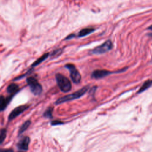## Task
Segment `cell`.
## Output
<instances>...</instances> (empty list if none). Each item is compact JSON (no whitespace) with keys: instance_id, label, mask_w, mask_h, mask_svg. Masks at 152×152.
I'll return each mask as SVG.
<instances>
[{"instance_id":"obj_1","label":"cell","mask_w":152,"mask_h":152,"mask_svg":"<svg viewBox=\"0 0 152 152\" xmlns=\"http://www.w3.org/2000/svg\"><path fill=\"white\" fill-rule=\"evenodd\" d=\"M88 86H85L83 87L81 89H80L78 90H77L75 92H74L72 94H68L66 96H65L62 97H61L59 99H58L56 102L55 104H59L66 102H68V101H71L76 99H78L80 97H81V96H83L88 90Z\"/></svg>"},{"instance_id":"obj_2","label":"cell","mask_w":152,"mask_h":152,"mask_svg":"<svg viewBox=\"0 0 152 152\" xmlns=\"http://www.w3.org/2000/svg\"><path fill=\"white\" fill-rule=\"evenodd\" d=\"M57 84L59 89L64 93H67L71 90V83L70 80L61 74H56L55 75Z\"/></svg>"},{"instance_id":"obj_3","label":"cell","mask_w":152,"mask_h":152,"mask_svg":"<svg viewBox=\"0 0 152 152\" xmlns=\"http://www.w3.org/2000/svg\"><path fill=\"white\" fill-rule=\"evenodd\" d=\"M26 81L33 94L37 96L42 93V87L36 78L33 77H29L27 78Z\"/></svg>"},{"instance_id":"obj_4","label":"cell","mask_w":152,"mask_h":152,"mask_svg":"<svg viewBox=\"0 0 152 152\" xmlns=\"http://www.w3.org/2000/svg\"><path fill=\"white\" fill-rule=\"evenodd\" d=\"M65 67L69 70L70 73V77L73 83L75 84H79L81 81V77L75 65L71 64H68L65 65Z\"/></svg>"},{"instance_id":"obj_5","label":"cell","mask_w":152,"mask_h":152,"mask_svg":"<svg viewBox=\"0 0 152 152\" xmlns=\"http://www.w3.org/2000/svg\"><path fill=\"white\" fill-rule=\"evenodd\" d=\"M113 45L111 42V40H108L104 42L103 44L93 49L91 51V53L93 54H96V55H99V54H102L104 53H106L110 50L112 48Z\"/></svg>"},{"instance_id":"obj_6","label":"cell","mask_w":152,"mask_h":152,"mask_svg":"<svg viewBox=\"0 0 152 152\" xmlns=\"http://www.w3.org/2000/svg\"><path fill=\"white\" fill-rule=\"evenodd\" d=\"M28 106L27 105H21L14 109L8 116V121H11L18 115H20L21 113H22L24 110L28 109Z\"/></svg>"},{"instance_id":"obj_7","label":"cell","mask_w":152,"mask_h":152,"mask_svg":"<svg viewBox=\"0 0 152 152\" xmlns=\"http://www.w3.org/2000/svg\"><path fill=\"white\" fill-rule=\"evenodd\" d=\"M30 139L28 137L26 136L23 137L18 142L17 144V147L18 149L20 151H27L28 148V145L30 144Z\"/></svg>"},{"instance_id":"obj_8","label":"cell","mask_w":152,"mask_h":152,"mask_svg":"<svg viewBox=\"0 0 152 152\" xmlns=\"http://www.w3.org/2000/svg\"><path fill=\"white\" fill-rule=\"evenodd\" d=\"M112 73V72L105 69H97L93 71L91 73V77L94 79H100L109 75Z\"/></svg>"},{"instance_id":"obj_9","label":"cell","mask_w":152,"mask_h":152,"mask_svg":"<svg viewBox=\"0 0 152 152\" xmlns=\"http://www.w3.org/2000/svg\"><path fill=\"white\" fill-rule=\"evenodd\" d=\"M13 96H14V95H10V96H8L6 98H5L3 96H1L0 107H1V111H3L4 110H5V109L7 107V106H8V104H9L10 101L11 100Z\"/></svg>"},{"instance_id":"obj_10","label":"cell","mask_w":152,"mask_h":152,"mask_svg":"<svg viewBox=\"0 0 152 152\" xmlns=\"http://www.w3.org/2000/svg\"><path fill=\"white\" fill-rule=\"evenodd\" d=\"M19 89V87L15 83L10 84L7 88V91L10 95H14Z\"/></svg>"},{"instance_id":"obj_11","label":"cell","mask_w":152,"mask_h":152,"mask_svg":"<svg viewBox=\"0 0 152 152\" xmlns=\"http://www.w3.org/2000/svg\"><path fill=\"white\" fill-rule=\"evenodd\" d=\"M94 31V29L93 28H84L81 29L78 34V36L80 37H84L86 36L87 35H88L89 34L91 33L92 32H93Z\"/></svg>"},{"instance_id":"obj_12","label":"cell","mask_w":152,"mask_h":152,"mask_svg":"<svg viewBox=\"0 0 152 152\" xmlns=\"http://www.w3.org/2000/svg\"><path fill=\"white\" fill-rule=\"evenodd\" d=\"M30 124H31V121L28 120L26 121L24 123H23L18 130V135L21 134L24 131H25L29 127Z\"/></svg>"},{"instance_id":"obj_13","label":"cell","mask_w":152,"mask_h":152,"mask_svg":"<svg viewBox=\"0 0 152 152\" xmlns=\"http://www.w3.org/2000/svg\"><path fill=\"white\" fill-rule=\"evenodd\" d=\"M49 56V53H45L44 55H43L41 57H40L39 59H37L33 64H32V66H36L37 65H38L39 64H40L42 62H43V61H45L47 58L48 56Z\"/></svg>"},{"instance_id":"obj_14","label":"cell","mask_w":152,"mask_h":152,"mask_svg":"<svg viewBox=\"0 0 152 152\" xmlns=\"http://www.w3.org/2000/svg\"><path fill=\"white\" fill-rule=\"evenodd\" d=\"M152 85V81L151 80H147L144 83V84H142V86L140 87L139 91H138V93L145 90L146 89H147L149 87H150Z\"/></svg>"},{"instance_id":"obj_15","label":"cell","mask_w":152,"mask_h":152,"mask_svg":"<svg viewBox=\"0 0 152 152\" xmlns=\"http://www.w3.org/2000/svg\"><path fill=\"white\" fill-rule=\"evenodd\" d=\"M52 112H53V108L49 107L43 113V116L47 118H52Z\"/></svg>"},{"instance_id":"obj_16","label":"cell","mask_w":152,"mask_h":152,"mask_svg":"<svg viewBox=\"0 0 152 152\" xmlns=\"http://www.w3.org/2000/svg\"><path fill=\"white\" fill-rule=\"evenodd\" d=\"M7 134V130L5 128H2L1 130V134H0V141L1 143H2L4 141Z\"/></svg>"},{"instance_id":"obj_17","label":"cell","mask_w":152,"mask_h":152,"mask_svg":"<svg viewBox=\"0 0 152 152\" xmlns=\"http://www.w3.org/2000/svg\"><path fill=\"white\" fill-rule=\"evenodd\" d=\"M64 122H62V121H53L51 122V125H61V124H63Z\"/></svg>"},{"instance_id":"obj_18","label":"cell","mask_w":152,"mask_h":152,"mask_svg":"<svg viewBox=\"0 0 152 152\" xmlns=\"http://www.w3.org/2000/svg\"><path fill=\"white\" fill-rule=\"evenodd\" d=\"M1 152H14V151L11 148H10V149H2Z\"/></svg>"},{"instance_id":"obj_19","label":"cell","mask_w":152,"mask_h":152,"mask_svg":"<svg viewBox=\"0 0 152 152\" xmlns=\"http://www.w3.org/2000/svg\"><path fill=\"white\" fill-rule=\"evenodd\" d=\"M148 29H150V30H152V25H151V26L148 27Z\"/></svg>"},{"instance_id":"obj_20","label":"cell","mask_w":152,"mask_h":152,"mask_svg":"<svg viewBox=\"0 0 152 152\" xmlns=\"http://www.w3.org/2000/svg\"><path fill=\"white\" fill-rule=\"evenodd\" d=\"M150 36H151V37H152V33H151V34H150Z\"/></svg>"}]
</instances>
